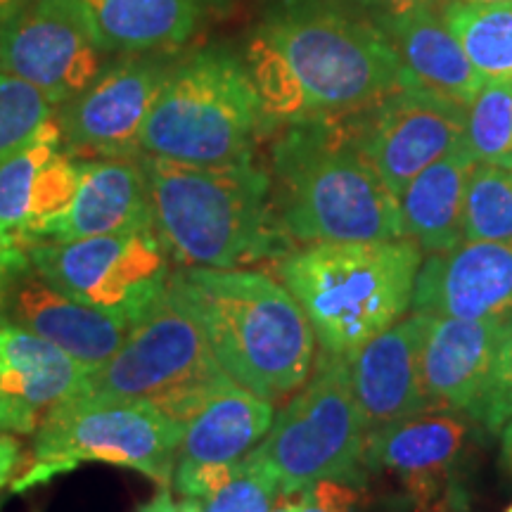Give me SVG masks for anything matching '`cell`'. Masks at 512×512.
I'll use <instances>...</instances> for the list:
<instances>
[{
	"instance_id": "cell-40",
	"label": "cell",
	"mask_w": 512,
	"mask_h": 512,
	"mask_svg": "<svg viewBox=\"0 0 512 512\" xmlns=\"http://www.w3.org/2000/svg\"><path fill=\"white\" fill-rule=\"evenodd\" d=\"M297 512H325V510L316 508V505H313L311 501H306V496L302 494V503H299V510Z\"/></svg>"
},
{
	"instance_id": "cell-31",
	"label": "cell",
	"mask_w": 512,
	"mask_h": 512,
	"mask_svg": "<svg viewBox=\"0 0 512 512\" xmlns=\"http://www.w3.org/2000/svg\"><path fill=\"white\" fill-rule=\"evenodd\" d=\"M467 418L489 434H498L512 420V335L498 351L489 382Z\"/></svg>"
},
{
	"instance_id": "cell-32",
	"label": "cell",
	"mask_w": 512,
	"mask_h": 512,
	"mask_svg": "<svg viewBox=\"0 0 512 512\" xmlns=\"http://www.w3.org/2000/svg\"><path fill=\"white\" fill-rule=\"evenodd\" d=\"M238 463H202V465H176L174 467V489L183 498L207 501L221 491L235 477Z\"/></svg>"
},
{
	"instance_id": "cell-27",
	"label": "cell",
	"mask_w": 512,
	"mask_h": 512,
	"mask_svg": "<svg viewBox=\"0 0 512 512\" xmlns=\"http://www.w3.org/2000/svg\"><path fill=\"white\" fill-rule=\"evenodd\" d=\"M463 242L512 245V171L477 162L465 190Z\"/></svg>"
},
{
	"instance_id": "cell-28",
	"label": "cell",
	"mask_w": 512,
	"mask_h": 512,
	"mask_svg": "<svg viewBox=\"0 0 512 512\" xmlns=\"http://www.w3.org/2000/svg\"><path fill=\"white\" fill-rule=\"evenodd\" d=\"M465 145L477 162L512 171V83H484L465 110Z\"/></svg>"
},
{
	"instance_id": "cell-39",
	"label": "cell",
	"mask_w": 512,
	"mask_h": 512,
	"mask_svg": "<svg viewBox=\"0 0 512 512\" xmlns=\"http://www.w3.org/2000/svg\"><path fill=\"white\" fill-rule=\"evenodd\" d=\"M10 271H15V268H12V266L8 264V259H5L3 252H0V283H3V278H5V275H8Z\"/></svg>"
},
{
	"instance_id": "cell-11",
	"label": "cell",
	"mask_w": 512,
	"mask_h": 512,
	"mask_svg": "<svg viewBox=\"0 0 512 512\" xmlns=\"http://www.w3.org/2000/svg\"><path fill=\"white\" fill-rule=\"evenodd\" d=\"M465 110L444 95L401 86L342 119L363 157L399 197L420 171L465 143Z\"/></svg>"
},
{
	"instance_id": "cell-37",
	"label": "cell",
	"mask_w": 512,
	"mask_h": 512,
	"mask_svg": "<svg viewBox=\"0 0 512 512\" xmlns=\"http://www.w3.org/2000/svg\"><path fill=\"white\" fill-rule=\"evenodd\" d=\"M24 3H27V0H0V24L15 15V12L22 8Z\"/></svg>"
},
{
	"instance_id": "cell-3",
	"label": "cell",
	"mask_w": 512,
	"mask_h": 512,
	"mask_svg": "<svg viewBox=\"0 0 512 512\" xmlns=\"http://www.w3.org/2000/svg\"><path fill=\"white\" fill-rule=\"evenodd\" d=\"M152 226L181 266L247 268L292 252L273 207L271 174L254 162L183 164L140 155Z\"/></svg>"
},
{
	"instance_id": "cell-1",
	"label": "cell",
	"mask_w": 512,
	"mask_h": 512,
	"mask_svg": "<svg viewBox=\"0 0 512 512\" xmlns=\"http://www.w3.org/2000/svg\"><path fill=\"white\" fill-rule=\"evenodd\" d=\"M247 67L268 124L344 117L403 86L387 38L337 0H268Z\"/></svg>"
},
{
	"instance_id": "cell-22",
	"label": "cell",
	"mask_w": 512,
	"mask_h": 512,
	"mask_svg": "<svg viewBox=\"0 0 512 512\" xmlns=\"http://www.w3.org/2000/svg\"><path fill=\"white\" fill-rule=\"evenodd\" d=\"M375 27L399 57L403 86H418L460 105H470L484 81L463 46L448 29L439 5H418L399 15L377 19Z\"/></svg>"
},
{
	"instance_id": "cell-24",
	"label": "cell",
	"mask_w": 512,
	"mask_h": 512,
	"mask_svg": "<svg viewBox=\"0 0 512 512\" xmlns=\"http://www.w3.org/2000/svg\"><path fill=\"white\" fill-rule=\"evenodd\" d=\"M105 53L169 50L195 34L200 0H81Z\"/></svg>"
},
{
	"instance_id": "cell-2",
	"label": "cell",
	"mask_w": 512,
	"mask_h": 512,
	"mask_svg": "<svg viewBox=\"0 0 512 512\" xmlns=\"http://www.w3.org/2000/svg\"><path fill=\"white\" fill-rule=\"evenodd\" d=\"M166 292L200 325L238 387L275 406L309 380L316 335L280 280L247 268L181 266Z\"/></svg>"
},
{
	"instance_id": "cell-42",
	"label": "cell",
	"mask_w": 512,
	"mask_h": 512,
	"mask_svg": "<svg viewBox=\"0 0 512 512\" xmlns=\"http://www.w3.org/2000/svg\"><path fill=\"white\" fill-rule=\"evenodd\" d=\"M505 512H512V503H510V505H508V510H505Z\"/></svg>"
},
{
	"instance_id": "cell-6",
	"label": "cell",
	"mask_w": 512,
	"mask_h": 512,
	"mask_svg": "<svg viewBox=\"0 0 512 512\" xmlns=\"http://www.w3.org/2000/svg\"><path fill=\"white\" fill-rule=\"evenodd\" d=\"M266 126L247 62L226 48H200L171 64L140 131V155L207 166L247 162Z\"/></svg>"
},
{
	"instance_id": "cell-17",
	"label": "cell",
	"mask_w": 512,
	"mask_h": 512,
	"mask_svg": "<svg viewBox=\"0 0 512 512\" xmlns=\"http://www.w3.org/2000/svg\"><path fill=\"white\" fill-rule=\"evenodd\" d=\"M411 309L434 318L512 316V245L463 242L427 254L415 275Z\"/></svg>"
},
{
	"instance_id": "cell-34",
	"label": "cell",
	"mask_w": 512,
	"mask_h": 512,
	"mask_svg": "<svg viewBox=\"0 0 512 512\" xmlns=\"http://www.w3.org/2000/svg\"><path fill=\"white\" fill-rule=\"evenodd\" d=\"M22 465V446L10 432H0V491L12 484Z\"/></svg>"
},
{
	"instance_id": "cell-35",
	"label": "cell",
	"mask_w": 512,
	"mask_h": 512,
	"mask_svg": "<svg viewBox=\"0 0 512 512\" xmlns=\"http://www.w3.org/2000/svg\"><path fill=\"white\" fill-rule=\"evenodd\" d=\"M138 512H204L202 503L195 498H183V501H174L169 489L159 491L150 503L143 505Z\"/></svg>"
},
{
	"instance_id": "cell-21",
	"label": "cell",
	"mask_w": 512,
	"mask_h": 512,
	"mask_svg": "<svg viewBox=\"0 0 512 512\" xmlns=\"http://www.w3.org/2000/svg\"><path fill=\"white\" fill-rule=\"evenodd\" d=\"M91 370L48 339L0 323V403L15 432L34 434L60 403L86 392Z\"/></svg>"
},
{
	"instance_id": "cell-19",
	"label": "cell",
	"mask_w": 512,
	"mask_h": 512,
	"mask_svg": "<svg viewBox=\"0 0 512 512\" xmlns=\"http://www.w3.org/2000/svg\"><path fill=\"white\" fill-rule=\"evenodd\" d=\"M510 335L512 316L432 318L422 354L427 413L470 415L489 382L498 351Z\"/></svg>"
},
{
	"instance_id": "cell-4",
	"label": "cell",
	"mask_w": 512,
	"mask_h": 512,
	"mask_svg": "<svg viewBox=\"0 0 512 512\" xmlns=\"http://www.w3.org/2000/svg\"><path fill=\"white\" fill-rule=\"evenodd\" d=\"M268 174L275 214L297 247L403 238L399 200L342 117L283 124Z\"/></svg>"
},
{
	"instance_id": "cell-8",
	"label": "cell",
	"mask_w": 512,
	"mask_h": 512,
	"mask_svg": "<svg viewBox=\"0 0 512 512\" xmlns=\"http://www.w3.org/2000/svg\"><path fill=\"white\" fill-rule=\"evenodd\" d=\"M181 441L183 422L152 403L76 396L38 422L34 456L12 479V491L34 489L83 463L126 467L169 486Z\"/></svg>"
},
{
	"instance_id": "cell-16",
	"label": "cell",
	"mask_w": 512,
	"mask_h": 512,
	"mask_svg": "<svg viewBox=\"0 0 512 512\" xmlns=\"http://www.w3.org/2000/svg\"><path fill=\"white\" fill-rule=\"evenodd\" d=\"M0 323L48 339L88 370L110 361L133 328L126 318L93 309L55 290L31 264L10 271L0 283Z\"/></svg>"
},
{
	"instance_id": "cell-15",
	"label": "cell",
	"mask_w": 512,
	"mask_h": 512,
	"mask_svg": "<svg viewBox=\"0 0 512 512\" xmlns=\"http://www.w3.org/2000/svg\"><path fill=\"white\" fill-rule=\"evenodd\" d=\"M76 188L79 157L64 150L55 117L0 157V252L12 268L29 264L27 252L69 207Z\"/></svg>"
},
{
	"instance_id": "cell-38",
	"label": "cell",
	"mask_w": 512,
	"mask_h": 512,
	"mask_svg": "<svg viewBox=\"0 0 512 512\" xmlns=\"http://www.w3.org/2000/svg\"><path fill=\"white\" fill-rule=\"evenodd\" d=\"M0 432H15V422H12L8 411L3 408V403H0Z\"/></svg>"
},
{
	"instance_id": "cell-20",
	"label": "cell",
	"mask_w": 512,
	"mask_h": 512,
	"mask_svg": "<svg viewBox=\"0 0 512 512\" xmlns=\"http://www.w3.org/2000/svg\"><path fill=\"white\" fill-rule=\"evenodd\" d=\"M147 228L155 226L140 155L79 157V188L74 200L41 230L36 245Z\"/></svg>"
},
{
	"instance_id": "cell-36",
	"label": "cell",
	"mask_w": 512,
	"mask_h": 512,
	"mask_svg": "<svg viewBox=\"0 0 512 512\" xmlns=\"http://www.w3.org/2000/svg\"><path fill=\"white\" fill-rule=\"evenodd\" d=\"M503 441H501V456H503V465L508 467V470L512 472V420L508 422V425L503 427Z\"/></svg>"
},
{
	"instance_id": "cell-41",
	"label": "cell",
	"mask_w": 512,
	"mask_h": 512,
	"mask_svg": "<svg viewBox=\"0 0 512 512\" xmlns=\"http://www.w3.org/2000/svg\"><path fill=\"white\" fill-rule=\"evenodd\" d=\"M467 3H489V5H512V0H467Z\"/></svg>"
},
{
	"instance_id": "cell-14",
	"label": "cell",
	"mask_w": 512,
	"mask_h": 512,
	"mask_svg": "<svg viewBox=\"0 0 512 512\" xmlns=\"http://www.w3.org/2000/svg\"><path fill=\"white\" fill-rule=\"evenodd\" d=\"M463 413H422L368 432L363 467L392 477L418 512H458L467 505L463 467L472 446Z\"/></svg>"
},
{
	"instance_id": "cell-23",
	"label": "cell",
	"mask_w": 512,
	"mask_h": 512,
	"mask_svg": "<svg viewBox=\"0 0 512 512\" xmlns=\"http://www.w3.org/2000/svg\"><path fill=\"white\" fill-rule=\"evenodd\" d=\"M475 164L477 159L467 145H458L420 171L396 197L403 238L413 240L422 254L463 245L465 190Z\"/></svg>"
},
{
	"instance_id": "cell-12",
	"label": "cell",
	"mask_w": 512,
	"mask_h": 512,
	"mask_svg": "<svg viewBox=\"0 0 512 512\" xmlns=\"http://www.w3.org/2000/svg\"><path fill=\"white\" fill-rule=\"evenodd\" d=\"M81 0H27L0 24V69L53 105L72 100L105 67Z\"/></svg>"
},
{
	"instance_id": "cell-29",
	"label": "cell",
	"mask_w": 512,
	"mask_h": 512,
	"mask_svg": "<svg viewBox=\"0 0 512 512\" xmlns=\"http://www.w3.org/2000/svg\"><path fill=\"white\" fill-rule=\"evenodd\" d=\"M55 117V105L34 86L0 69V157L15 150Z\"/></svg>"
},
{
	"instance_id": "cell-18",
	"label": "cell",
	"mask_w": 512,
	"mask_h": 512,
	"mask_svg": "<svg viewBox=\"0 0 512 512\" xmlns=\"http://www.w3.org/2000/svg\"><path fill=\"white\" fill-rule=\"evenodd\" d=\"M432 318L413 311L349 358L351 387L368 432L427 413L422 354Z\"/></svg>"
},
{
	"instance_id": "cell-5",
	"label": "cell",
	"mask_w": 512,
	"mask_h": 512,
	"mask_svg": "<svg viewBox=\"0 0 512 512\" xmlns=\"http://www.w3.org/2000/svg\"><path fill=\"white\" fill-rule=\"evenodd\" d=\"M422 249L413 240L311 242L278 261L320 351L354 356L411 309Z\"/></svg>"
},
{
	"instance_id": "cell-9",
	"label": "cell",
	"mask_w": 512,
	"mask_h": 512,
	"mask_svg": "<svg viewBox=\"0 0 512 512\" xmlns=\"http://www.w3.org/2000/svg\"><path fill=\"white\" fill-rule=\"evenodd\" d=\"M233 387L238 384L216 361L200 325L164 292L133 323L117 354L91 370L81 396L147 401L185 425Z\"/></svg>"
},
{
	"instance_id": "cell-30",
	"label": "cell",
	"mask_w": 512,
	"mask_h": 512,
	"mask_svg": "<svg viewBox=\"0 0 512 512\" xmlns=\"http://www.w3.org/2000/svg\"><path fill=\"white\" fill-rule=\"evenodd\" d=\"M280 496L283 494L278 482L266 470L242 458L235 477L207 498L202 508L204 512H271Z\"/></svg>"
},
{
	"instance_id": "cell-26",
	"label": "cell",
	"mask_w": 512,
	"mask_h": 512,
	"mask_svg": "<svg viewBox=\"0 0 512 512\" xmlns=\"http://www.w3.org/2000/svg\"><path fill=\"white\" fill-rule=\"evenodd\" d=\"M448 29L484 83H512V5L441 3Z\"/></svg>"
},
{
	"instance_id": "cell-33",
	"label": "cell",
	"mask_w": 512,
	"mask_h": 512,
	"mask_svg": "<svg viewBox=\"0 0 512 512\" xmlns=\"http://www.w3.org/2000/svg\"><path fill=\"white\" fill-rule=\"evenodd\" d=\"M337 3L375 24L377 19L399 15V12L418 8V5H439L444 0H337Z\"/></svg>"
},
{
	"instance_id": "cell-7",
	"label": "cell",
	"mask_w": 512,
	"mask_h": 512,
	"mask_svg": "<svg viewBox=\"0 0 512 512\" xmlns=\"http://www.w3.org/2000/svg\"><path fill=\"white\" fill-rule=\"evenodd\" d=\"M349 358L320 351L309 380L245 456L278 482L283 496L304 494L323 479H368V430L351 387Z\"/></svg>"
},
{
	"instance_id": "cell-25",
	"label": "cell",
	"mask_w": 512,
	"mask_h": 512,
	"mask_svg": "<svg viewBox=\"0 0 512 512\" xmlns=\"http://www.w3.org/2000/svg\"><path fill=\"white\" fill-rule=\"evenodd\" d=\"M273 418V403L233 387L185 422L176 465L238 463L264 439Z\"/></svg>"
},
{
	"instance_id": "cell-10",
	"label": "cell",
	"mask_w": 512,
	"mask_h": 512,
	"mask_svg": "<svg viewBox=\"0 0 512 512\" xmlns=\"http://www.w3.org/2000/svg\"><path fill=\"white\" fill-rule=\"evenodd\" d=\"M27 256L55 290L128 323H138L164 297L171 275V256L155 228L41 242Z\"/></svg>"
},
{
	"instance_id": "cell-13",
	"label": "cell",
	"mask_w": 512,
	"mask_h": 512,
	"mask_svg": "<svg viewBox=\"0 0 512 512\" xmlns=\"http://www.w3.org/2000/svg\"><path fill=\"white\" fill-rule=\"evenodd\" d=\"M174 60L166 50H152L105 64L55 114L64 150L74 157H138L140 131Z\"/></svg>"
}]
</instances>
